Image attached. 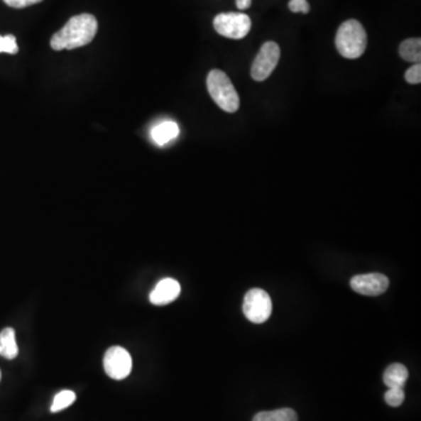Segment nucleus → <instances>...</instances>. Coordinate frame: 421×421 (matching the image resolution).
<instances>
[{
	"mask_svg": "<svg viewBox=\"0 0 421 421\" xmlns=\"http://www.w3.org/2000/svg\"><path fill=\"white\" fill-rule=\"evenodd\" d=\"M408 379V370L405 365L400 363H395L388 366L385 370L383 381L384 384L390 388H403Z\"/></svg>",
	"mask_w": 421,
	"mask_h": 421,
	"instance_id": "nucleus-10",
	"label": "nucleus"
},
{
	"mask_svg": "<svg viewBox=\"0 0 421 421\" xmlns=\"http://www.w3.org/2000/svg\"><path fill=\"white\" fill-rule=\"evenodd\" d=\"M272 300L268 292L260 288L251 289L244 300L242 310L246 317L253 323H263L272 314Z\"/></svg>",
	"mask_w": 421,
	"mask_h": 421,
	"instance_id": "nucleus-5",
	"label": "nucleus"
},
{
	"mask_svg": "<svg viewBox=\"0 0 421 421\" xmlns=\"http://www.w3.org/2000/svg\"><path fill=\"white\" fill-rule=\"evenodd\" d=\"M103 366L110 378L122 381L130 375L133 368V361L126 349L122 346H111L104 355Z\"/></svg>",
	"mask_w": 421,
	"mask_h": 421,
	"instance_id": "nucleus-7",
	"label": "nucleus"
},
{
	"mask_svg": "<svg viewBox=\"0 0 421 421\" xmlns=\"http://www.w3.org/2000/svg\"><path fill=\"white\" fill-rule=\"evenodd\" d=\"M405 80L411 84H418L421 82V65L415 63L405 73Z\"/></svg>",
	"mask_w": 421,
	"mask_h": 421,
	"instance_id": "nucleus-18",
	"label": "nucleus"
},
{
	"mask_svg": "<svg viewBox=\"0 0 421 421\" xmlns=\"http://www.w3.org/2000/svg\"><path fill=\"white\" fill-rule=\"evenodd\" d=\"M405 400V392L403 388H390L385 393V401L392 408H398Z\"/></svg>",
	"mask_w": 421,
	"mask_h": 421,
	"instance_id": "nucleus-16",
	"label": "nucleus"
},
{
	"mask_svg": "<svg viewBox=\"0 0 421 421\" xmlns=\"http://www.w3.org/2000/svg\"><path fill=\"white\" fill-rule=\"evenodd\" d=\"M180 135V126L173 121H166L153 128L151 137L158 146H164Z\"/></svg>",
	"mask_w": 421,
	"mask_h": 421,
	"instance_id": "nucleus-11",
	"label": "nucleus"
},
{
	"mask_svg": "<svg viewBox=\"0 0 421 421\" xmlns=\"http://www.w3.org/2000/svg\"><path fill=\"white\" fill-rule=\"evenodd\" d=\"M97 33V18L89 13L70 18L59 32L54 34L50 46L54 50H75L93 41Z\"/></svg>",
	"mask_w": 421,
	"mask_h": 421,
	"instance_id": "nucleus-1",
	"label": "nucleus"
},
{
	"mask_svg": "<svg viewBox=\"0 0 421 421\" xmlns=\"http://www.w3.org/2000/svg\"><path fill=\"white\" fill-rule=\"evenodd\" d=\"M280 47L276 43L268 41L263 43L259 53L253 61L251 75L256 81H265L270 77L280 60Z\"/></svg>",
	"mask_w": 421,
	"mask_h": 421,
	"instance_id": "nucleus-6",
	"label": "nucleus"
},
{
	"mask_svg": "<svg viewBox=\"0 0 421 421\" xmlns=\"http://www.w3.org/2000/svg\"><path fill=\"white\" fill-rule=\"evenodd\" d=\"M207 90L213 101L226 113H236L239 109L240 99L232 81L224 72L214 70L207 77Z\"/></svg>",
	"mask_w": 421,
	"mask_h": 421,
	"instance_id": "nucleus-3",
	"label": "nucleus"
},
{
	"mask_svg": "<svg viewBox=\"0 0 421 421\" xmlns=\"http://www.w3.org/2000/svg\"><path fill=\"white\" fill-rule=\"evenodd\" d=\"M253 421H297V415L292 408H280L275 411L260 412Z\"/></svg>",
	"mask_w": 421,
	"mask_h": 421,
	"instance_id": "nucleus-14",
	"label": "nucleus"
},
{
	"mask_svg": "<svg viewBox=\"0 0 421 421\" xmlns=\"http://www.w3.org/2000/svg\"><path fill=\"white\" fill-rule=\"evenodd\" d=\"M213 26L222 37L239 40L249 33L252 21L247 14L229 12V13L218 14L214 18Z\"/></svg>",
	"mask_w": 421,
	"mask_h": 421,
	"instance_id": "nucleus-4",
	"label": "nucleus"
},
{
	"mask_svg": "<svg viewBox=\"0 0 421 421\" xmlns=\"http://www.w3.org/2000/svg\"><path fill=\"white\" fill-rule=\"evenodd\" d=\"M252 5V0H236V7L239 10H247Z\"/></svg>",
	"mask_w": 421,
	"mask_h": 421,
	"instance_id": "nucleus-21",
	"label": "nucleus"
},
{
	"mask_svg": "<svg viewBox=\"0 0 421 421\" xmlns=\"http://www.w3.org/2000/svg\"><path fill=\"white\" fill-rule=\"evenodd\" d=\"M18 352L19 349L13 329H4L3 332H0V356H3L4 359H14L17 357Z\"/></svg>",
	"mask_w": 421,
	"mask_h": 421,
	"instance_id": "nucleus-12",
	"label": "nucleus"
},
{
	"mask_svg": "<svg viewBox=\"0 0 421 421\" xmlns=\"http://www.w3.org/2000/svg\"><path fill=\"white\" fill-rule=\"evenodd\" d=\"M368 46V35L364 27L355 19L345 21L336 34V47L341 57L359 59Z\"/></svg>",
	"mask_w": 421,
	"mask_h": 421,
	"instance_id": "nucleus-2",
	"label": "nucleus"
},
{
	"mask_svg": "<svg viewBox=\"0 0 421 421\" xmlns=\"http://www.w3.org/2000/svg\"><path fill=\"white\" fill-rule=\"evenodd\" d=\"M399 54L405 61L408 62L419 63L421 60V39L420 38H411L403 41L399 47Z\"/></svg>",
	"mask_w": 421,
	"mask_h": 421,
	"instance_id": "nucleus-13",
	"label": "nucleus"
},
{
	"mask_svg": "<svg viewBox=\"0 0 421 421\" xmlns=\"http://www.w3.org/2000/svg\"><path fill=\"white\" fill-rule=\"evenodd\" d=\"M180 282L175 279H163L150 294V302L155 305H169L180 296Z\"/></svg>",
	"mask_w": 421,
	"mask_h": 421,
	"instance_id": "nucleus-9",
	"label": "nucleus"
},
{
	"mask_svg": "<svg viewBox=\"0 0 421 421\" xmlns=\"http://www.w3.org/2000/svg\"><path fill=\"white\" fill-rule=\"evenodd\" d=\"M19 50L17 39L14 35H0V53L17 54Z\"/></svg>",
	"mask_w": 421,
	"mask_h": 421,
	"instance_id": "nucleus-17",
	"label": "nucleus"
},
{
	"mask_svg": "<svg viewBox=\"0 0 421 421\" xmlns=\"http://www.w3.org/2000/svg\"><path fill=\"white\" fill-rule=\"evenodd\" d=\"M289 10L294 13H309L310 5L307 0H290L288 4Z\"/></svg>",
	"mask_w": 421,
	"mask_h": 421,
	"instance_id": "nucleus-19",
	"label": "nucleus"
},
{
	"mask_svg": "<svg viewBox=\"0 0 421 421\" xmlns=\"http://www.w3.org/2000/svg\"><path fill=\"white\" fill-rule=\"evenodd\" d=\"M3 1L13 9H25V7L34 5V4L41 3L43 0H3Z\"/></svg>",
	"mask_w": 421,
	"mask_h": 421,
	"instance_id": "nucleus-20",
	"label": "nucleus"
},
{
	"mask_svg": "<svg viewBox=\"0 0 421 421\" xmlns=\"http://www.w3.org/2000/svg\"><path fill=\"white\" fill-rule=\"evenodd\" d=\"M75 399H77V395L73 391L63 390L54 397L53 404L50 406V411L53 412V413L62 411L65 408H70V405L75 401Z\"/></svg>",
	"mask_w": 421,
	"mask_h": 421,
	"instance_id": "nucleus-15",
	"label": "nucleus"
},
{
	"mask_svg": "<svg viewBox=\"0 0 421 421\" xmlns=\"http://www.w3.org/2000/svg\"><path fill=\"white\" fill-rule=\"evenodd\" d=\"M351 288L356 292L366 296H378L386 292L390 285L388 276L379 273H371L364 275H356L350 281Z\"/></svg>",
	"mask_w": 421,
	"mask_h": 421,
	"instance_id": "nucleus-8",
	"label": "nucleus"
},
{
	"mask_svg": "<svg viewBox=\"0 0 421 421\" xmlns=\"http://www.w3.org/2000/svg\"><path fill=\"white\" fill-rule=\"evenodd\" d=\"M0 379H1V371H0Z\"/></svg>",
	"mask_w": 421,
	"mask_h": 421,
	"instance_id": "nucleus-22",
	"label": "nucleus"
}]
</instances>
